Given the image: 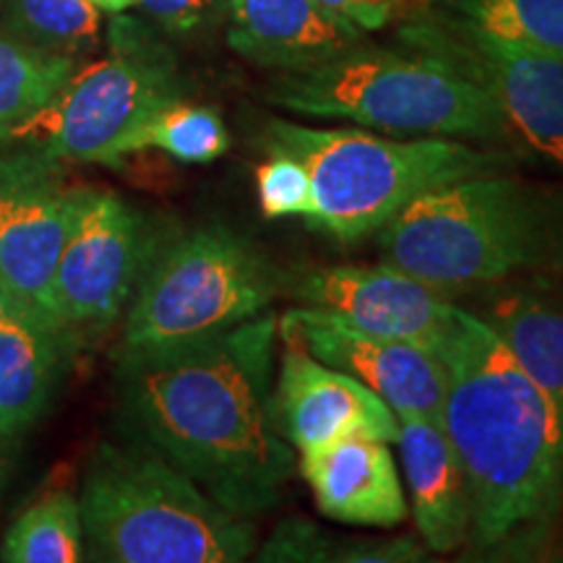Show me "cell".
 Listing matches in <instances>:
<instances>
[{"label":"cell","instance_id":"19","mask_svg":"<svg viewBox=\"0 0 563 563\" xmlns=\"http://www.w3.org/2000/svg\"><path fill=\"white\" fill-rule=\"evenodd\" d=\"M475 316L498 334L563 420V300L534 290H509Z\"/></svg>","mask_w":563,"mask_h":563},{"label":"cell","instance_id":"9","mask_svg":"<svg viewBox=\"0 0 563 563\" xmlns=\"http://www.w3.org/2000/svg\"><path fill=\"white\" fill-rule=\"evenodd\" d=\"M154 241L146 220L112 191L79 188L53 277V319L63 332L104 327L123 313Z\"/></svg>","mask_w":563,"mask_h":563},{"label":"cell","instance_id":"21","mask_svg":"<svg viewBox=\"0 0 563 563\" xmlns=\"http://www.w3.org/2000/svg\"><path fill=\"white\" fill-rule=\"evenodd\" d=\"M81 559V506L68 490H55L21 511L0 540V561L5 563H76Z\"/></svg>","mask_w":563,"mask_h":563},{"label":"cell","instance_id":"10","mask_svg":"<svg viewBox=\"0 0 563 563\" xmlns=\"http://www.w3.org/2000/svg\"><path fill=\"white\" fill-rule=\"evenodd\" d=\"M415 45L452 60L501 110L514 157L563 170V58L506 45L485 34L412 26Z\"/></svg>","mask_w":563,"mask_h":563},{"label":"cell","instance_id":"25","mask_svg":"<svg viewBox=\"0 0 563 563\" xmlns=\"http://www.w3.org/2000/svg\"><path fill=\"white\" fill-rule=\"evenodd\" d=\"M258 207L269 220L308 217L311 211V175L292 154L266 150V162L256 170Z\"/></svg>","mask_w":563,"mask_h":563},{"label":"cell","instance_id":"13","mask_svg":"<svg viewBox=\"0 0 563 563\" xmlns=\"http://www.w3.org/2000/svg\"><path fill=\"white\" fill-rule=\"evenodd\" d=\"M279 336L316 361L357 378L391 407L397 418H441L446 373L431 347L368 334L316 308H290L279 316Z\"/></svg>","mask_w":563,"mask_h":563},{"label":"cell","instance_id":"31","mask_svg":"<svg viewBox=\"0 0 563 563\" xmlns=\"http://www.w3.org/2000/svg\"><path fill=\"white\" fill-rule=\"evenodd\" d=\"M91 3H95L100 11H123L129 9L131 3H136V0H91Z\"/></svg>","mask_w":563,"mask_h":563},{"label":"cell","instance_id":"17","mask_svg":"<svg viewBox=\"0 0 563 563\" xmlns=\"http://www.w3.org/2000/svg\"><path fill=\"white\" fill-rule=\"evenodd\" d=\"M399 420V454L410 490V511L428 551L452 553L470 538V485L441 418L405 415Z\"/></svg>","mask_w":563,"mask_h":563},{"label":"cell","instance_id":"20","mask_svg":"<svg viewBox=\"0 0 563 563\" xmlns=\"http://www.w3.org/2000/svg\"><path fill=\"white\" fill-rule=\"evenodd\" d=\"M74 74V58L0 32V144L51 104Z\"/></svg>","mask_w":563,"mask_h":563},{"label":"cell","instance_id":"6","mask_svg":"<svg viewBox=\"0 0 563 563\" xmlns=\"http://www.w3.org/2000/svg\"><path fill=\"white\" fill-rule=\"evenodd\" d=\"M89 559L108 563H238L256 548L249 517L144 443H104L79 498Z\"/></svg>","mask_w":563,"mask_h":563},{"label":"cell","instance_id":"18","mask_svg":"<svg viewBox=\"0 0 563 563\" xmlns=\"http://www.w3.org/2000/svg\"><path fill=\"white\" fill-rule=\"evenodd\" d=\"M70 334L0 295V433L37 422L58 391Z\"/></svg>","mask_w":563,"mask_h":563},{"label":"cell","instance_id":"27","mask_svg":"<svg viewBox=\"0 0 563 563\" xmlns=\"http://www.w3.org/2000/svg\"><path fill=\"white\" fill-rule=\"evenodd\" d=\"M426 559V548L412 538H350L336 540L334 561L342 563H412Z\"/></svg>","mask_w":563,"mask_h":563},{"label":"cell","instance_id":"5","mask_svg":"<svg viewBox=\"0 0 563 563\" xmlns=\"http://www.w3.org/2000/svg\"><path fill=\"white\" fill-rule=\"evenodd\" d=\"M277 108L350 121L394 136H435L509 146L501 110L481 84L431 51L365 45L308 70L279 74L266 89Z\"/></svg>","mask_w":563,"mask_h":563},{"label":"cell","instance_id":"14","mask_svg":"<svg viewBox=\"0 0 563 563\" xmlns=\"http://www.w3.org/2000/svg\"><path fill=\"white\" fill-rule=\"evenodd\" d=\"M272 405L277 431L298 452L355 435L386 443L399 439L397 415L378 394L347 373L316 361L295 342H285L282 350Z\"/></svg>","mask_w":563,"mask_h":563},{"label":"cell","instance_id":"28","mask_svg":"<svg viewBox=\"0 0 563 563\" xmlns=\"http://www.w3.org/2000/svg\"><path fill=\"white\" fill-rule=\"evenodd\" d=\"M319 3L361 26L363 32H376L391 24L410 0H319Z\"/></svg>","mask_w":563,"mask_h":563},{"label":"cell","instance_id":"4","mask_svg":"<svg viewBox=\"0 0 563 563\" xmlns=\"http://www.w3.org/2000/svg\"><path fill=\"white\" fill-rule=\"evenodd\" d=\"M264 150L298 157L311 175L306 222L336 243H357L418 196L475 175L506 173L517 162L506 150H477L460 139H391L363 129H311L274 118Z\"/></svg>","mask_w":563,"mask_h":563},{"label":"cell","instance_id":"22","mask_svg":"<svg viewBox=\"0 0 563 563\" xmlns=\"http://www.w3.org/2000/svg\"><path fill=\"white\" fill-rule=\"evenodd\" d=\"M454 26L563 58V0H452Z\"/></svg>","mask_w":563,"mask_h":563},{"label":"cell","instance_id":"2","mask_svg":"<svg viewBox=\"0 0 563 563\" xmlns=\"http://www.w3.org/2000/svg\"><path fill=\"white\" fill-rule=\"evenodd\" d=\"M441 422L470 485L467 543L481 559L532 553L563 511V420L481 316L456 308L435 344Z\"/></svg>","mask_w":563,"mask_h":563},{"label":"cell","instance_id":"29","mask_svg":"<svg viewBox=\"0 0 563 563\" xmlns=\"http://www.w3.org/2000/svg\"><path fill=\"white\" fill-rule=\"evenodd\" d=\"M170 32H191L214 11L217 0H136Z\"/></svg>","mask_w":563,"mask_h":563},{"label":"cell","instance_id":"11","mask_svg":"<svg viewBox=\"0 0 563 563\" xmlns=\"http://www.w3.org/2000/svg\"><path fill=\"white\" fill-rule=\"evenodd\" d=\"M76 199L79 188L63 183L60 162L42 152L0 157V295L51 323L55 266Z\"/></svg>","mask_w":563,"mask_h":563},{"label":"cell","instance_id":"30","mask_svg":"<svg viewBox=\"0 0 563 563\" xmlns=\"http://www.w3.org/2000/svg\"><path fill=\"white\" fill-rule=\"evenodd\" d=\"M19 435L13 433H0V498H3L5 488H9L13 467H16L19 456Z\"/></svg>","mask_w":563,"mask_h":563},{"label":"cell","instance_id":"3","mask_svg":"<svg viewBox=\"0 0 563 563\" xmlns=\"http://www.w3.org/2000/svg\"><path fill=\"white\" fill-rule=\"evenodd\" d=\"M376 243L439 290L496 285L563 262V194L509 173L462 178L407 203Z\"/></svg>","mask_w":563,"mask_h":563},{"label":"cell","instance_id":"12","mask_svg":"<svg viewBox=\"0 0 563 563\" xmlns=\"http://www.w3.org/2000/svg\"><path fill=\"white\" fill-rule=\"evenodd\" d=\"M282 287L306 308L334 316L350 327L431 350L449 332L456 313V306L439 287L386 262L311 266L282 277Z\"/></svg>","mask_w":563,"mask_h":563},{"label":"cell","instance_id":"15","mask_svg":"<svg viewBox=\"0 0 563 563\" xmlns=\"http://www.w3.org/2000/svg\"><path fill=\"white\" fill-rule=\"evenodd\" d=\"M389 446L382 439L355 435L300 452L298 473L323 517L376 530L405 522L410 506Z\"/></svg>","mask_w":563,"mask_h":563},{"label":"cell","instance_id":"1","mask_svg":"<svg viewBox=\"0 0 563 563\" xmlns=\"http://www.w3.org/2000/svg\"><path fill=\"white\" fill-rule=\"evenodd\" d=\"M279 319H256L173 350L115 355L118 410L131 441L183 470L241 517L282 504L298 473L274 422Z\"/></svg>","mask_w":563,"mask_h":563},{"label":"cell","instance_id":"24","mask_svg":"<svg viewBox=\"0 0 563 563\" xmlns=\"http://www.w3.org/2000/svg\"><path fill=\"white\" fill-rule=\"evenodd\" d=\"M13 16L47 51H81L100 34V9L91 0H13Z\"/></svg>","mask_w":563,"mask_h":563},{"label":"cell","instance_id":"7","mask_svg":"<svg viewBox=\"0 0 563 563\" xmlns=\"http://www.w3.org/2000/svg\"><path fill=\"white\" fill-rule=\"evenodd\" d=\"M282 274L249 238L203 224L154 243L141 272L118 352H157L230 332L269 311Z\"/></svg>","mask_w":563,"mask_h":563},{"label":"cell","instance_id":"8","mask_svg":"<svg viewBox=\"0 0 563 563\" xmlns=\"http://www.w3.org/2000/svg\"><path fill=\"white\" fill-rule=\"evenodd\" d=\"M112 55L74 70L60 95L13 139L55 162L112 165L144 150L162 110L180 100L173 63L133 21L112 24Z\"/></svg>","mask_w":563,"mask_h":563},{"label":"cell","instance_id":"16","mask_svg":"<svg viewBox=\"0 0 563 563\" xmlns=\"http://www.w3.org/2000/svg\"><path fill=\"white\" fill-rule=\"evenodd\" d=\"M230 47L262 68L292 74L365 45L361 26L319 0H230Z\"/></svg>","mask_w":563,"mask_h":563},{"label":"cell","instance_id":"23","mask_svg":"<svg viewBox=\"0 0 563 563\" xmlns=\"http://www.w3.org/2000/svg\"><path fill=\"white\" fill-rule=\"evenodd\" d=\"M150 146L188 165H209L230 150V133L217 110L178 100L154 118L144 136V150Z\"/></svg>","mask_w":563,"mask_h":563},{"label":"cell","instance_id":"26","mask_svg":"<svg viewBox=\"0 0 563 563\" xmlns=\"http://www.w3.org/2000/svg\"><path fill=\"white\" fill-rule=\"evenodd\" d=\"M336 540L306 519H287L258 551V561H334Z\"/></svg>","mask_w":563,"mask_h":563}]
</instances>
